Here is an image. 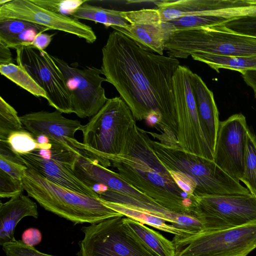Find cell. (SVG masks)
<instances>
[{
    "label": "cell",
    "mask_w": 256,
    "mask_h": 256,
    "mask_svg": "<svg viewBox=\"0 0 256 256\" xmlns=\"http://www.w3.org/2000/svg\"><path fill=\"white\" fill-rule=\"evenodd\" d=\"M178 58L146 50L123 34L114 30L102 48L101 70L130 108L136 120L151 113L162 116L156 128L173 133L175 103L173 76Z\"/></svg>",
    "instance_id": "6da1fadb"
},
{
    "label": "cell",
    "mask_w": 256,
    "mask_h": 256,
    "mask_svg": "<svg viewBox=\"0 0 256 256\" xmlns=\"http://www.w3.org/2000/svg\"><path fill=\"white\" fill-rule=\"evenodd\" d=\"M146 131L134 125L127 133L120 154L106 156L119 177L158 204L177 214L193 215L192 200L178 186L150 146Z\"/></svg>",
    "instance_id": "7a4b0ae2"
},
{
    "label": "cell",
    "mask_w": 256,
    "mask_h": 256,
    "mask_svg": "<svg viewBox=\"0 0 256 256\" xmlns=\"http://www.w3.org/2000/svg\"><path fill=\"white\" fill-rule=\"evenodd\" d=\"M22 181L28 196L46 210L74 224H98L123 216L108 206L100 197L68 189L48 180L31 168L28 167Z\"/></svg>",
    "instance_id": "3957f363"
},
{
    "label": "cell",
    "mask_w": 256,
    "mask_h": 256,
    "mask_svg": "<svg viewBox=\"0 0 256 256\" xmlns=\"http://www.w3.org/2000/svg\"><path fill=\"white\" fill-rule=\"evenodd\" d=\"M148 143L164 166L194 178L198 186L196 196L248 194V190L224 171L214 161L188 152L178 144H164L148 137Z\"/></svg>",
    "instance_id": "277c9868"
},
{
    "label": "cell",
    "mask_w": 256,
    "mask_h": 256,
    "mask_svg": "<svg viewBox=\"0 0 256 256\" xmlns=\"http://www.w3.org/2000/svg\"><path fill=\"white\" fill-rule=\"evenodd\" d=\"M136 124L130 108L120 96L108 98L100 111L82 126V142H78L77 148L108 168L104 158L120 154L127 133Z\"/></svg>",
    "instance_id": "5b68a950"
},
{
    "label": "cell",
    "mask_w": 256,
    "mask_h": 256,
    "mask_svg": "<svg viewBox=\"0 0 256 256\" xmlns=\"http://www.w3.org/2000/svg\"><path fill=\"white\" fill-rule=\"evenodd\" d=\"M168 56L192 59L203 54L256 56V38L234 32L224 24L176 30L166 43Z\"/></svg>",
    "instance_id": "8992f818"
},
{
    "label": "cell",
    "mask_w": 256,
    "mask_h": 256,
    "mask_svg": "<svg viewBox=\"0 0 256 256\" xmlns=\"http://www.w3.org/2000/svg\"><path fill=\"white\" fill-rule=\"evenodd\" d=\"M192 71L180 65L172 78L175 118L173 134L184 150L214 160L210 144L200 118L190 81Z\"/></svg>",
    "instance_id": "52a82bcc"
},
{
    "label": "cell",
    "mask_w": 256,
    "mask_h": 256,
    "mask_svg": "<svg viewBox=\"0 0 256 256\" xmlns=\"http://www.w3.org/2000/svg\"><path fill=\"white\" fill-rule=\"evenodd\" d=\"M172 241L175 256H246L256 248V223L174 236Z\"/></svg>",
    "instance_id": "ba28073f"
},
{
    "label": "cell",
    "mask_w": 256,
    "mask_h": 256,
    "mask_svg": "<svg viewBox=\"0 0 256 256\" xmlns=\"http://www.w3.org/2000/svg\"><path fill=\"white\" fill-rule=\"evenodd\" d=\"M78 256H158L133 232L124 216L82 226Z\"/></svg>",
    "instance_id": "9c48e42d"
},
{
    "label": "cell",
    "mask_w": 256,
    "mask_h": 256,
    "mask_svg": "<svg viewBox=\"0 0 256 256\" xmlns=\"http://www.w3.org/2000/svg\"><path fill=\"white\" fill-rule=\"evenodd\" d=\"M193 215L202 222L206 230L256 223V196L250 192L196 196Z\"/></svg>",
    "instance_id": "30bf717a"
},
{
    "label": "cell",
    "mask_w": 256,
    "mask_h": 256,
    "mask_svg": "<svg viewBox=\"0 0 256 256\" xmlns=\"http://www.w3.org/2000/svg\"><path fill=\"white\" fill-rule=\"evenodd\" d=\"M15 49L17 64L44 90L48 104L62 113H74L64 75L52 56L32 45H20Z\"/></svg>",
    "instance_id": "8fae6325"
},
{
    "label": "cell",
    "mask_w": 256,
    "mask_h": 256,
    "mask_svg": "<svg viewBox=\"0 0 256 256\" xmlns=\"http://www.w3.org/2000/svg\"><path fill=\"white\" fill-rule=\"evenodd\" d=\"M62 71L70 95L74 113L80 118L93 116L108 98L102 84L108 80L100 76L102 70L94 66L82 68L52 56Z\"/></svg>",
    "instance_id": "7c38bea8"
},
{
    "label": "cell",
    "mask_w": 256,
    "mask_h": 256,
    "mask_svg": "<svg viewBox=\"0 0 256 256\" xmlns=\"http://www.w3.org/2000/svg\"><path fill=\"white\" fill-rule=\"evenodd\" d=\"M74 172L78 178L90 188L94 184H102L107 190L118 192L136 200L142 204L149 212L164 218L174 226L176 225L178 214L172 212L164 208L124 182L118 176L116 172L102 166L82 150H80Z\"/></svg>",
    "instance_id": "4fadbf2b"
},
{
    "label": "cell",
    "mask_w": 256,
    "mask_h": 256,
    "mask_svg": "<svg viewBox=\"0 0 256 256\" xmlns=\"http://www.w3.org/2000/svg\"><path fill=\"white\" fill-rule=\"evenodd\" d=\"M248 128L245 116L234 114L220 122L216 136L214 161L238 182L244 174Z\"/></svg>",
    "instance_id": "5bb4252c"
},
{
    "label": "cell",
    "mask_w": 256,
    "mask_h": 256,
    "mask_svg": "<svg viewBox=\"0 0 256 256\" xmlns=\"http://www.w3.org/2000/svg\"><path fill=\"white\" fill-rule=\"evenodd\" d=\"M19 19L74 34L92 44L96 36L92 28L72 16L52 12L36 4L31 0H10L0 6V20Z\"/></svg>",
    "instance_id": "9a60e30c"
},
{
    "label": "cell",
    "mask_w": 256,
    "mask_h": 256,
    "mask_svg": "<svg viewBox=\"0 0 256 256\" xmlns=\"http://www.w3.org/2000/svg\"><path fill=\"white\" fill-rule=\"evenodd\" d=\"M122 14L129 24L111 27L144 49L163 55L166 43L176 31L173 24L162 21L157 8L122 11Z\"/></svg>",
    "instance_id": "2e32d148"
},
{
    "label": "cell",
    "mask_w": 256,
    "mask_h": 256,
    "mask_svg": "<svg viewBox=\"0 0 256 256\" xmlns=\"http://www.w3.org/2000/svg\"><path fill=\"white\" fill-rule=\"evenodd\" d=\"M155 4L164 22L203 14L226 18L232 20L240 18L243 11L240 0H161Z\"/></svg>",
    "instance_id": "e0dca14e"
},
{
    "label": "cell",
    "mask_w": 256,
    "mask_h": 256,
    "mask_svg": "<svg viewBox=\"0 0 256 256\" xmlns=\"http://www.w3.org/2000/svg\"><path fill=\"white\" fill-rule=\"evenodd\" d=\"M20 118L24 128L34 136H45L50 141L77 148L74 134L83 126L79 120L67 118L58 110L32 112Z\"/></svg>",
    "instance_id": "ac0fdd59"
},
{
    "label": "cell",
    "mask_w": 256,
    "mask_h": 256,
    "mask_svg": "<svg viewBox=\"0 0 256 256\" xmlns=\"http://www.w3.org/2000/svg\"><path fill=\"white\" fill-rule=\"evenodd\" d=\"M26 166L31 168L48 180L72 190L98 198L99 196L85 184L67 165L46 158L35 152L20 156Z\"/></svg>",
    "instance_id": "d6986e66"
},
{
    "label": "cell",
    "mask_w": 256,
    "mask_h": 256,
    "mask_svg": "<svg viewBox=\"0 0 256 256\" xmlns=\"http://www.w3.org/2000/svg\"><path fill=\"white\" fill-rule=\"evenodd\" d=\"M38 216V206L28 196L21 194L12 197L4 203L0 204V244L14 239V229L24 217Z\"/></svg>",
    "instance_id": "ffe728a7"
},
{
    "label": "cell",
    "mask_w": 256,
    "mask_h": 256,
    "mask_svg": "<svg viewBox=\"0 0 256 256\" xmlns=\"http://www.w3.org/2000/svg\"><path fill=\"white\" fill-rule=\"evenodd\" d=\"M190 81L198 112L214 154L220 121L214 94L202 78L192 72Z\"/></svg>",
    "instance_id": "44dd1931"
},
{
    "label": "cell",
    "mask_w": 256,
    "mask_h": 256,
    "mask_svg": "<svg viewBox=\"0 0 256 256\" xmlns=\"http://www.w3.org/2000/svg\"><path fill=\"white\" fill-rule=\"evenodd\" d=\"M103 200L108 206L124 216L162 231L182 236L194 234L190 231L178 228L168 222L164 218L144 210L130 206L110 202L104 200Z\"/></svg>",
    "instance_id": "7402d4cb"
},
{
    "label": "cell",
    "mask_w": 256,
    "mask_h": 256,
    "mask_svg": "<svg viewBox=\"0 0 256 256\" xmlns=\"http://www.w3.org/2000/svg\"><path fill=\"white\" fill-rule=\"evenodd\" d=\"M125 221L141 241L157 256H175L176 248L172 240L139 222L126 216Z\"/></svg>",
    "instance_id": "603a6c76"
},
{
    "label": "cell",
    "mask_w": 256,
    "mask_h": 256,
    "mask_svg": "<svg viewBox=\"0 0 256 256\" xmlns=\"http://www.w3.org/2000/svg\"><path fill=\"white\" fill-rule=\"evenodd\" d=\"M122 11L104 8L90 4L86 2L80 6L70 16L76 19L94 21L106 27H124L128 22L122 16Z\"/></svg>",
    "instance_id": "cb8c5ba5"
},
{
    "label": "cell",
    "mask_w": 256,
    "mask_h": 256,
    "mask_svg": "<svg viewBox=\"0 0 256 256\" xmlns=\"http://www.w3.org/2000/svg\"><path fill=\"white\" fill-rule=\"evenodd\" d=\"M193 60L206 64L218 73L221 69L236 70L241 74L248 70H256V56L203 54Z\"/></svg>",
    "instance_id": "d4e9b609"
},
{
    "label": "cell",
    "mask_w": 256,
    "mask_h": 256,
    "mask_svg": "<svg viewBox=\"0 0 256 256\" xmlns=\"http://www.w3.org/2000/svg\"><path fill=\"white\" fill-rule=\"evenodd\" d=\"M0 74L36 97L46 100V94L27 71L14 64L0 65Z\"/></svg>",
    "instance_id": "484cf974"
},
{
    "label": "cell",
    "mask_w": 256,
    "mask_h": 256,
    "mask_svg": "<svg viewBox=\"0 0 256 256\" xmlns=\"http://www.w3.org/2000/svg\"><path fill=\"white\" fill-rule=\"evenodd\" d=\"M250 192L256 196V135L249 128L246 133L245 161L240 180Z\"/></svg>",
    "instance_id": "4316f807"
},
{
    "label": "cell",
    "mask_w": 256,
    "mask_h": 256,
    "mask_svg": "<svg viewBox=\"0 0 256 256\" xmlns=\"http://www.w3.org/2000/svg\"><path fill=\"white\" fill-rule=\"evenodd\" d=\"M1 142V141H0ZM10 150L18 156L32 152L36 150H46L50 148L51 143L41 144L34 136L24 128L12 133L5 142Z\"/></svg>",
    "instance_id": "83f0119b"
},
{
    "label": "cell",
    "mask_w": 256,
    "mask_h": 256,
    "mask_svg": "<svg viewBox=\"0 0 256 256\" xmlns=\"http://www.w3.org/2000/svg\"><path fill=\"white\" fill-rule=\"evenodd\" d=\"M24 128L16 110L0 96V141H6L12 133Z\"/></svg>",
    "instance_id": "f1b7e54d"
},
{
    "label": "cell",
    "mask_w": 256,
    "mask_h": 256,
    "mask_svg": "<svg viewBox=\"0 0 256 256\" xmlns=\"http://www.w3.org/2000/svg\"><path fill=\"white\" fill-rule=\"evenodd\" d=\"M27 168L20 156L12 152L6 143L0 142V170L22 180Z\"/></svg>",
    "instance_id": "f546056e"
},
{
    "label": "cell",
    "mask_w": 256,
    "mask_h": 256,
    "mask_svg": "<svg viewBox=\"0 0 256 256\" xmlns=\"http://www.w3.org/2000/svg\"><path fill=\"white\" fill-rule=\"evenodd\" d=\"M230 21L228 18L203 14L183 16L168 22L173 24L176 30H178L222 25Z\"/></svg>",
    "instance_id": "4dcf8cb0"
},
{
    "label": "cell",
    "mask_w": 256,
    "mask_h": 256,
    "mask_svg": "<svg viewBox=\"0 0 256 256\" xmlns=\"http://www.w3.org/2000/svg\"><path fill=\"white\" fill-rule=\"evenodd\" d=\"M38 28L45 32L48 28L26 20L19 19H6L0 20V40L14 36L28 28Z\"/></svg>",
    "instance_id": "1f68e13d"
},
{
    "label": "cell",
    "mask_w": 256,
    "mask_h": 256,
    "mask_svg": "<svg viewBox=\"0 0 256 256\" xmlns=\"http://www.w3.org/2000/svg\"><path fill=\"white\" fill-rule=\"evenodd\" d=\"M36 4L52 12L70 16L86 0H31Z\"/></svg>",
    "instance_id": "d6a6232c"
},
{
    "label": "cell",
    "mask_w": 256,
    "mask_h": 256,
    "mask_svg": "<svg viewBox=\"0 0 256 256\" xmlns=\"http://www.w3.org/2000/svg\"><path fill=\"white\" fill-rule=\"evenodd\" d=\"M24 190L22 180L14 178L0 170V198H11L22 194Z\"/></svg>",
    "instance_id": "836d02e7"
},
{
    "label": "cell",
    "mask_w": 256,
    "mask_h": 256,
    "mask_svg": "<svg viewBox=\"0 0 256 256\" xmlns=\"http://www.w3.org/2000/svg\"><path fill=\"white\" fill-rule=\"evenodd\" d=\"M2 246L6 256H55L42 253L34 246L26 245L22 240L15 238Z\"/></svg>",
    "instance_id": "e575fe53"
},
{
    "label": "cell",
    "mask_w": 256,
    "mask_h": 256,
    "mask_svg": "<svg viewBox=\"0 0 256 256\" xmlns=\"http://www.w3.org/2000/svg\"><path fill=\"white\" fill-rule=\"evenodd\" d=\"M224 25L236 33L251 37H256V16L240 18L230 21Z\"/></svg>",
    "instance_id": "d590c367"
},
{
    "label": "cell",
    "mask_w": 256,
    "mask_h": 256,
    "mask_svg": "<svg viewBox=\"0 0 256 256\" xmlns=\"http://www.w3.org/2000/svg\"><path fill=\"white\" fill-rule=\"evenodd\" d=\"M45 32L38 28H28L11 38L0 40L9 48H15L20 45H31L35 37Z\"/></svg>",
    "instance_id": "8d00e7d4"
},
{
    "label": "cell",
    "mask_w": 256,
    "mask_h": 256,
    "mask_svg": "<svg viewBox=\"0 0 256 256\" xmlns=\"http://www.w3.org/2000/svg\"><path fill=\"white\" fill-rule=\"evenodd\" d=\"M172 179L180 188L192 200L195 199L194 192L197 188L196 181L188 175L179 171L168 170Z\"/></svg>",
    "instance_id": "74e56055"
},
{
    "label": "cell",
    "mask_w": 256,
    "mask_h": 256,
    "mask_svg": "<svg viewBox=\"0 0 256 256\" xmlns=\"http://www.w3.org/2000/svg\"><path fill=\"white\" fill-rule=\"evenodd\" d=\"M40 232L37 228H30L25 230L22 234V241L26 245L34 246L39 244L42 240Z\"/></svg>",
    "instance_id": "f35d334b"
},
{
    "label": "cell",
    "mask_w": 256,
    "mask_h": 256,
    "mask_svg": "<svg viewBox=\"0 0 256 256\" xmlns=\"http://www.w3.org/2000/svg\"><path fill=\"white\" fill-rule=\"evenodd\" d=\"M52 36L45 33H40L35 37L31 45L40 50H44L50 44Z\"/></svg>",
    "instance_id": "ab89813d"
},
{
    "label": "cell",
    "mask_w": 256,
    "mask_h": 256,
    "mask_svg": "<svg viewBox=\"0 0 256 256\" xmlns=\"http://www.w3.org/2000/svg\"><path fill=\"white\" fill-rule=\"evenodd\" d=\"M14 64V59L10 48L0 42V65Z\"/></svg>",
    "instance_id": "60d3db41"
},
{
    "label": "cell",
    "mask_w": 256,
    "mask_h": 256,
    "mask_svg": "<svg viewBox=\"0 0 256 256\" xmlns=\"http://www.w3.org/2000/svg\"><path fill=\"white\" fill-rule=\"evenodd\" d=\"M244 80L246 85L252 89L256 98V70L247 71L244 76Z\"/></svg>",
    "instance_id": "b9f144b4"
},
{
    "label": "cell",
    "mask_w": 256,
    "mask_h": 256,
    "mask_svg": "<svg viewBox=\"0 0 256 256\" xmlns=\"http://www.w3.org/2000/svg\"><path fill=\"white\" fill-rule=\"evenodd\" d=\"M10 0H0V6L5 4L8 2Z\"/></svg>",
    "instance_id": "7bdbcfd3"
},
{
    "label": "cell",
    "mask_w": 256,
    "mask_h": 256,
    "mask_svg": "<svg viewBox=\"0 0 256 256\" xmlns=\"http://www.w3.org/2000/svg\"><path fill=\"white\" fill-rule=\"evenodd\" d=\"M250 37H251V36H250ZM252 38H256V37H252Z\"/></svg>",
    "instance_id": "ee69618b"
}]
</instances>
